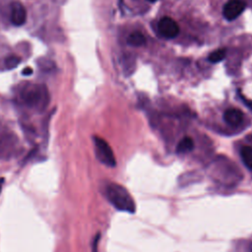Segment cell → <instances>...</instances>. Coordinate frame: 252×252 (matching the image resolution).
Returning <instances> with one entry per match:
<instances>
[{"mask_svg": "<svg viewBox=\"0 0 252 252\" xmlns=\"http://www.w3.org/2000/svg\"><path fill=\"white\" fill-rule=\"evenodd\" d=\"M20 98L23 103L37 111H42L48 105L49 94L42 84H27L20 90Z\"/></svg>", "mask_w": 252, "mask_h": 252, "instance_id": "cell-1", "label": "cell"}, {"mask_svg": "<svg viewBox=\"0 0 252 252\" xmlns=\"http://www.w3.org/2000/svg\"><path fill=\"white\" fill-rule=\"evenodd\" d=\"M105 196L111 205L119 211L134 213L136 210L132 196L125 187L119 184L109 183L105 188Z\"/></svg>", "mask_w": 252, "mask_h": 252, "instance_id": "cell-2", "label": "cell"}, {"mask_svg": "<svg viewBox=\"0 0 252 252\" xmlns=\"http://www.w3.org/2000/svg\"><path fill=\"white\" fill-rule=\"evenodd\" d=\"M94 143L96 158L109 167L115 166L116 159L108 143L100 137H94Z\"/></svg>", "mask_w": 252, "mask_h": 252, "instance_id": "cell-3", "label": "cell"}, {"mask_svg": "<svg viewBox=\"0 0 252 252\" xmlns=\"http://www.w3.org/2000/svg\"><path fill=\"white\" fill-rule=\"evenodd\" d=\"M158 30L163 37L168 39L174 38L179 32V27L177 23L169 17H163L159 20L158 24Z\"/></svg>", "mask_w": 252, "mask_h": 252, "instance_id": "cell-4", "label": "cell"}, {"mask_svg": "<svg viewBox=\"0 0 252 252\" xmlns=\"http://www.w3.org/2000/svg\"><path fill=\"white\" fill-rule=\"evenodd\" d=\"M246 4L242 0H229L222 9V15L227 21H233L244 11Z\"/></svg>", "mask_w": 252, "mask_h": 252, "instance_id": "cell-5", "label": "cell"}, {"mask_svg": "<svg viewBox=\"0 0 252 252\" xmlns=\"http://www.w3.org/2000/svg\"><path fill=\"white\" fill-rule=\"evenodd\" d=\"M10 21L16 27L23 26L27 21V10L25 6L18 1L10 5Z\"/></svg>", "mask_w": 252, "mask_h": 252, "instance_id": "cell-6", "label": "cell"}, {"mask_svg": "<svg viewBox=\"0 0 252 252\" xmlns=\"http://www.w3.org/2000/svg\"><path fill=\"white\" fill-rule=\"evenodd\" d=\"M224 121L233 127L240 125L243 121V113L237 108H228L223 113Z\"/></svg>", "mask_w": 252, "mask_h": 252, "instance_id": "cell-7", "label": "cell"}, {"mask_svg": "<svg viewBox=\"0 0 252 252\" xmlns=\"http://www.w3.org/2000/svg\"><path fill=\"white\" fill-rule=\"evenodd\" d=\"M194 149V141L191 137H184L180 140V142L177 145L176 152L179 154H186L191 152Z\"/></svg>", "mask_w": 252, "mask_h": 252, "instance_id": "cell-8", "label": "cell"}, {"mask_svg": "<svg viewBox=\"0 0 252 252\" xmlns=\"http://www.w3.org/2000/svg\"><path fill=\"white\" fill-rule=\"evenodd\" d=\"M127 43L130 44L131 46L139 47V46H142V45H144L146 43V38H145V36H144V34L142 32H133L127 37Z\"/></svg>", "mask_w": 252, "mask_h": 252, "instance_id": "cell-9", "label": "cell"}, {"mask_svg": "<svg viewBox=\"0 0 252 252\" xmlns=\"http://www.w3.org/2000/svg\"><path fill=\"white\" fill-rule=\"evenodd\" d=\"M240 156L246 167L252 170V147L245 146L240 151Z\"/></svg>", "mask_w": 252, "mask_h": 252, "instance_id": "cell-10", "label": "cell"}, {"mask_svg": "<svg viewBox=\"0 0 252 252\" xmlns=\"http://www.w3.org/2000/svg\"><path fill=\"white\" fill-rule=\"evenodd\" d=\"M225 54H226V50L225 49H223V48L218 49V50H215L212 53H210L208 59L212 63H217V62L221 61L225 57Z\"/></svg>", "mask_w": 252, "mask_h": 252, "instance_id": "cell-11", "label": "cell"}, {"mask_svg": "<svg viewBox=\"0 0 252 252\" xmlns=\"http://www.w3.org/2000/svg\"><path fill=\"white\" fill-rule=\"evenodd\" d=\"M20 62H21V58L19 56H17V55H10V56L6 57L5 61H4L5 66L8 69L16 68L20 64Z\"/></svg>", "mask_w": 252, "mask_h": 252, "instance_id": "cell-12", "label": "cell"}, {"mask_svg": "<svg viewBox=\"0 0 252 252\" xmlns=\"http://www.w3.org/2000/svg\"><path fill=\"white\" fill-rule=\"evenodd\" d=\"M99 237H100V234L97 233L94 239V242H93V252H97V243H98V240H99Z\"/></svg>", "mask_w": 252, "mask_h": 252, "instance_id": "cell-13", "label": "cell"}, {"mask_svg": "<svg viewBox=\"0 0 252 252\" xmlns=\"http://www.w3.org/2000/svg\"><path fill=\"white\" fill-rule=\"evenodd\" d=\"M243 101H244V103L252 110V100H248V99H246V98L243 97Z\"/></svg>", "mask_w": 252, "mask_h": 252, "instance_id": "cell-14", "label": "cell"}, {"mask_svg": "<svg viewBox=\"0 0 252 252\" xmlns=\"http://www.w3.org/2000/svg\"><path fill=\"white\" fill-rule=\"evenodd\" d=\"M2 179H0V192H1V189H2Z\"/></svg>", "mask_w": 252, "mask_h": 252, "instance_id": "cell-15", "label": "cell"}, {"mask_svg": "<svg viewBox=\"0 0 252 252\" xmlns=\"http://www.w3.org/2000/svg\"><path fill=\"white\" fill-rule=\"evenodd\" d=\"M148 1H149V2H156L157 0H148Z\"/></svg>", "mask_w": 252, "mask_h": 252, "instance_id": "cell-16", "label": "cell"}]
</instances>
